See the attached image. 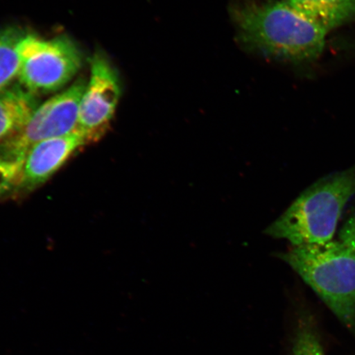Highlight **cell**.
<instances>
[{
	"label": "cell",
	"instance_id": "6da1fadb",
	"mask_svg": "<svg viewBox=\"0 0 355 355\" xmlns=\"http://www.w3.org/2000/svg\"><path fill=\"white\" fill-rule=\"evenodd\" d=\"M233 19L247 46L277 59L313 60L325 47L327 31L287 1L244 4Z\"/></svg>",
	"mask_w": 355,
	"mask_h": 355
},
{
	"label": "cell",
	"instance_id": "7a4b0ae2",
	"mask_svg": "<svg viewBox=\"0 0 355 355\" xmlns=\"http://www.w3.org/2000/svg\"><path fill=\"white\" fill-rule=\"evenodd\" d=\"M355 195V164L322 178L302 193L266 230L292 246L322 244L334 239L345 207Z\"/></svg>",
	"mask_w": 355,
	"mask_h": 355
},
{
	"label": "cell",
	"instance_id": "3957f363",
	"mask_svg": "<svg viewBox=\"0 0 355 355\" xmlns=\"http://www.w3.org/2000/svg\"><path fill=\"white\" fill-rule=\"evenodd\" d=\"M355 336V251L340 239L279 254Z\"/></svg>",
	"mask_w": 355,
	"mask_h": 355
},
{
	"label": "cell",
	"instance_id": "277c9868",
	"mask_svg": "<svg viewBox=\"0 0 355 355\" xmlns=\"http://www.w3.org/2000/svg\"><path fill=\"white\" fill-rule=\"evenodd\" d=\"M19 73L17 82L38 96L61 90L83 65V53L66 35L44 39L28 33L17 47Z\"/></svg>",
	"mask_w": 355,
	"mask_h": 355
},
{
	"label": "cell",
	"instance_id": "5b68a950",
	"mask_svg": "<svg viewBox=\"0 0 355 355\" xmlns=\"http://www.w3.org/2000/svg\"><path fill=\"white\" fill-rule=\"evenodd\" d=\"M87 83L85 78H80L66 90L40 105L21 130L0 144V155L22 163L35 144L76 131L80 102Z\"/></svg>",
	"mask_w": 355,
	"mask_h": 355
},
{
	"label": "cell",
	"instance_id": "8992f818",
	"mask_svg": "<svg viewBox=\"0 0 355 355\" xmlns=\"http://www.w3.org/2000/svg\"><path fill=\"white\" fill-rule=\"evenodd\" d=\"M90 69V78L80 102L77 128L88 144L98 141L107 130L122 92L117 70L105 53L97 51L93 54Z\"/></svg>",
	"mask_w": 355,
	"mask_h": 355
},
{
	"label": "cell",
	"instance_id": "52a82bcc",
	"mask_svg": "<svg viewBox=\"0 0 355 355\" xmlns=\"http://www.w3.org/2000/svg\"><path fill=\"white\" fill-rule=\"evenodd\" d=\"M87 144L86 137L78 130L35 144L26 153L22 162L17 190L28 192L40 187L63 167L77 150Z\"/></svg>",
	"mask_w": 355,
	"mask_h": 355
},
{
	"label": "cell",
	"instance_id": "ba28073f",
	"mask_svg": "<svg viewBox=\"0 0 355 355\" xmlns=\"http://www.w3.org/2000/svg\"><path fill=\"white\" fill-rule=\"evenodd\" d=\"M40 105L39 96L17 82L0 93V144L16 136Z\"/></svg>",
	"mask_w": 355,
	"mask_h": 355
},
{
	"label": "cell",
	"instance_id": "9c48e42d",
	"mask_svg": "<svg viewBox=\"0 0 355 355\" xmlns=\"http://www.w3.org/2000/svg\"><path fill=\"white\" fill-rule=\"evenodd\" d=\"M291 6L330 32L355 19V0H286Z\"/></svg>",
	"mask_w": 355,
	"mask_h": 355
},
{
	"label": "cell",
	"instance_id": "30bf717a",
	"mask_svg": "<svg viewBox=\"0 0 355 355\" xmlns=\"http://www.w3.org/2000/svg\"><path fill=\"white\" fill-rule=\"evenodd\" d=\"M26 33L16 26L0 29V93L17 80L20 64L17 47Z\"/></svg>",
	"mask_w": 355,
	"mask_h": 355
},
{
	"label": "cell",
	"instance_id": "8fae6325",
	"mask_svg": "<svg viewBox=\"0 0 355 355\" xmlns=\"http://www.w3.org/2000/svg\"><path fill=\"white\" fill-rule=\"evenodd\" d=\"M291 355H325L317 324L309 311L301 310L297 318Z\"/></svg>",
	"mask_w": 355,
	"mask_h": 355
},
{
	"label": "cell",
	"instance_id": "7c38bea8",
	"mask_svg": "<svg viewBox=\"0 0 355 355\" xmlns=\"http://www.w3.org/2000/svg\"><path fill=\"white\" fill-rule=\"evenodd\" d=\"M21 165L0 155V198L19 187Z\"/></svg>",
	"mask_w": 355,
	"mask_h": 355
},
{
	"label": "cell",
	"instance_id": "4fadbf2b",
	"mask_svg": "<svg viewBox=\"0 0 355 355\" xmlns=\"http://www.w3.org/2000/svg\"><path fill=\"white\" fill-rule=\"evenodd\" d=\"M338 239L347 243L355 251V211L340 230Z\"/></svg>",
	"mask_w": 355,
	"mask_h": 355
}]
</instances>
